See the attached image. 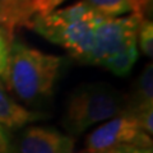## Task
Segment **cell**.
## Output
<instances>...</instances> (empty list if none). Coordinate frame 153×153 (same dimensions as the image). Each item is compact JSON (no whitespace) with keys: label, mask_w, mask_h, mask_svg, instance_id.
<instances>
[{"label":"cell","mask_w":153,"mask_h":153,"mask_svg":"<svg viewBox=\"0 0 153 153\" xmlns=\"http://www.w3.org/2000/svg\"><path fill=\"white\" fill-rule=\"evenodd\" d=\"M152 1L153 0H128L130 9H131V13L142 19H146L147 14L151 12Z\"/></svg>","instance_id":"obj_16"},{"label":"cell","mask_w":153,"mask_h":153,"mask_svg":"<svg viewBox=\"0 0 153 153\" xmlns=\"http://www.w3.org/2000/svg\"><path fill=\"white\" fill-rule=\"evenodd\" d=\"M153 107V68L152 64L143 69L139 78L137 79L133 96L123 111L133 112L140 108Z\"/></svg>","instance_id":"obj_10"},{"label":"cell","mask_w":153,"mask_h":153,"mask_svg":"<svg viewBox=\"0 0 153 153\" xmlns=\"http://www.w3.org/2000/svg\"><path fill=\"white\" fill-rule=\"evenodd\" d=\"M103 18H116L131 12L128 0H83Z\"/></svg>","instance_id":"obj_12"},{"label":"cell","mask_w":153,"mask_h":153,"mask_svg":"<svg viewBox=\"0 0 153 153\" xmlns=\"http://www.w3.org/2000/svg\"><path fill=\"white\" fill-rule=\"evenodd\" d=\"M61 61L60 56L45 54L14 37L4 80L22 101L40 103L52 94Z\"/></svg>","instance_id":"obj_1"},{"label":"cell","mask_w":153,"mask_h":153,"mask_svg":"<svg viewBox=\"0 0 153 153\" xmlns=\"http://www.w3.org/2000/svg\"><path fill=\"white\" fill-rule=\"evenodd\" d=\"M10 129L0 124V153H16V144Z\"/></svg>","instance_id":"obj_15"},{"label":"cell","mask_w":153,"mask_h":153,"mask_svg":"<svg viewBox=\"0 0 153 153\" xmlns=\"http://www.w3.org/2000/svg\"><path fill=\"white\" fill-rule=\"evenodd\" d=\"M137 44H139L143 54L148 57L153 55V23L148 19H142L138 27Z\"/></svg>","instance_id":"obj_13"},{"label":"cell","mask_w":153,"mask_h":153,"mask_svg":"<svg viewBox=\"0 0 153 153\" xmlns=\"http://www.w3.org/2000/svg\"><path fill=\"white\" fill-rule=\"evenodd\" d=\"M13 38V33H10L4 27L0 26V79H4L7 73Z\"/></svg>","instance_id":"obj_14"},{"label":"cell","mask_w":153,"mask_h":153,"mask_svg":"<svg viewBox=\"0 0 153 153\" xmlns=\"http://www.w3.org/2000/svg\"><path fill=\"white\" fill-rule=\"evenodd\" d=\"M125 98L107 83H88L75 88L66 101L63 125L70 137L97 123L112 119L125 108Z\"/></svg>","instance_id":"obj_2"},{"label":"cell","mask_w":153,"mask_h":153,"mask_svg":"<svg viewBox=\"0 0 153 153\" xmlns=\"http://www.w3.org/2000/svg\"><path fill=\"white\" fill-rule=\"evenodd\" d=\"M121 146L152 148L151 135L126 112L119 114L110 121L94 129L85 139V153H94Z\"/></svg>","instance_id":"obj_4"},{"label":"cell","mask_w":153,"mask_h":153,"mask_svg":"<svg viewBox=\"0 0 153 153\" xmlns=\"http://www.w3.org/2000/svg\"><path fill=\"white\" fill-rule=\"evenodd\" d=\"M139 52H138V44H131L124 50L119 51L117 54L112 55L111 57L105 61L103 65L107 70L112 74L119 76H125L130 73L134 64L137 63Z\"/></svg>","instance_id":"obj_11"},{"label":"cell","mask_w":153,"mask_h":153,"mask_svg":"<svg viewBox=\"0 0 153 153\" xmlns=\"http://www.w3.org/2000/svg\"><path fill=\"white\" fill-rule=\"evenodd\" d=\"M102 19V17H100L66 26H46L37 19H33L30 28L46 40L65 47L73 57L85 63L92 50L96 27Z\"/></svg>","instance_id":"obj_5"},{"label":"cell","mask_w":153,"mask_h":153,"mask_svg":"<svg viewBox=\"0 0 153 153\" xmlns=\"http://www.w3.org/2000/svg\"><path fill=\"white\" fill-rule=\"evenodd\" d=\"M94 153H153L152 148L146 147H138V146H121V147H114L110 149L94 152Z\"/></svg>","instance_id":"obj_17"},{"label":"cell","mask_w":153,"mask_h":153,"mask_svg":"<svg viewBox=\"0 0 153 153\" xmlns=\"http://www.w3.org/2000/svg\"><path fill=\"white\" fill-rule=\"evenodd\" d=\"M44 117V114L28 111L27 108L14 101L0 79V124L9 129L22 128L32 121L41 120Z\"/></svg>","instance_id":"obj_8"},{"label":"cell","mask_w":153,"mask_h":153,"mask_svg":"<svg viewBox=\"0 0 153 153\" xmlns=\"http://www.w3.org/2000/svg\"><path fill=\"white\" fill-rule=\"evenodd\" d=\"M66 0H3L0 3V26L14 35L21 27L30 28L32 21L56 10Z\"/></svg>","instance_id":"obj_7"},{"label":"cell","mask_w":153,"mask_h":153,"mask_svg":"<svg viewBox=\"0 0 153 153\" xmlns=\"http://www.w3.org/2000/svg\"><path fill=\"white\" fill-rule=\"evenodd\" d=\"M142 21L135 14L129 17L103 18L96 27L92 50L85 64L103 65L108 57L131 44H137L138 27Z\"/></svg>","instance_id":"obj_3"},{"label":"cell","mask_w":153,"mask_h":153,"mask_svg":"<svg viewBox=\"0 0 153 153\" xmlns=\"http://www.w3.org/2000/svg\"><path fill=\"white\" fill-rule=\"evenodd\" d=\"M1 1H3V0H0V3H1Z\"/></svg>","instance_id":"obj_18"},{"label":"cell","mask_w":153,"mask_h":153,"mask_svg":"<svg viewBox=\"0 0 153 153\" xmlns=\"http://www.w3.org/2000/svg\"><path fill=\"white\" fill-rule=\"evenodd\" d=\"M16 153H74L75 142L69 134L52 128L31 126L18 135Z\"/></svg>","instance_id":"obj_6"},{"label":"cell","mask_w":153,"mask_h":153,"mask_svg":"<svg viewBox=\"0 0 153 153\" xmlns=\"http://www.w3.org/2000/svg\"><path fill=\"white\" fill-rule=\"evenodd\" d=\"M100 17L101 16L96 13L88 4H85L83 0H80V1L71 4L66 8L56 9V10L47 14L45 17H38L35 19H37L38 22L44 23L46 26H66L71 25V23L89 21V19Z\"/></svg>","instance_id":"obj_9"}]
</instances>
